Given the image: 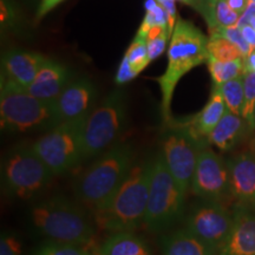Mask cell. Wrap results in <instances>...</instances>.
Segmentation results:
<instances>
[{"instance_id": "cell-1", "label": "cell", "mask_w": 255, "mask_h": 255, "mask_svg": "<svg viewBox=\"0 0 255 255\" xmlns=\"http://www.w3.org/2000/svg\"><path fill=\"white\" fill-rule=\"evenodd\" d=\"M152 159L135 164L123 183L103 206L96 220L108 232H131L144 222L150 189Z\"/></svg>"}, {"instance_id": "cell-2", "label": "cell", "mask_w": 255, "mask_h": 255, "mask_svg": "<svg viewBox=\"0 0 255 255\" xmlns=\"http://www.w3.org/2000/svg\"><path fill=\"white\" fill-rule=\"evenodd\" d=\"M32 226L47 240L83 246L95 235V227L87 213L72 200L55 195L40 200L30 209Z\"/></svg>"}, {"instance_id": "cell-3", "label": "cell", "mask_w": 255, "mask_h": 255, "mask_svg": "<svg viewBox=\"0 0 255 255\" xmlns=\"http://www.w3.org/2000/svg\"><path fill=\"white\" fill-rule=\"evenodd\" d=\"M208 38L190 21L178 19L168 47V66L156 78L162 94V116L165 123L171 121L170 105L180 79L200 64L208 60Z\"/></svg>"}, {"instance_id": "cell-4", "label": "cell", "mask_w": 255, "mask_h": 255, "mask_svg": "<svg viewBox=\"0 0 255 255\" xmlns=\"http://www.w3.org/2000/svg\"><path fill=\"white\" fill-rule=\"evenodd\" d=\"M0 123L8 133L49 131L62 123L57 103L34 97L11 79L1 77Z\"/></svg>"}, {"instance_id": "cell-5", "label": "cell", "mask_w": 255, "mask_h": 255, "mask_svg": "<svg viewBox=\"0 0 255 255\" xmlns=\"http://www.w3.org/2000/svg\"><path fill=\"white\" fill-rule=\"evenodd\" d=\"M132 167V148L126 143H117L77 178L76 195L85 205L100 208L119 189Z\"/></svg>"}, {"instance_id": "cell-6", "label": "cell", "mask_w": 255, "mask_h": 255, "mask_svg": "<svg viewBox=\"0 0 255 255\" xmlns=\"http://www.w3.org/2000/svg\"><path fill=\"white\" fill-rule=\"evenodd\" d=\"M186 194L165 164L162 154L152 158V171L144 223L152 233L175 225L184 213Z\"/></svg>"}, {"instance_id": "cell-7", "label": "cell", "mask_w": 255, "mask_h": 255, "mask_svg": "<svg viewBox=\"0 0 255 255\" xmlns=\"http://www.w3.org/2000/svg\"><path fill=\"white\" fill-rule=\"evenodd\" d=\"M128 120V100L124 90L109 94L88 117L84 129V159L95 158L117 144Z\"/></svg>"}, {"instance_id": "cell-8", "label": "cell", "mask_w": 255, "mask_h": 255, "mask_svg": "<svg viewBox=\"0 0 255 255\" xmlns=\"http://www.w3.org/2000/svg\"><path fill=\"white\" fill-rule=\"evenodd\" d=\"M56 175L33 149L20 145L5 156L1 164V187L6 195L26 200L36 196Z\"/></svg>"}, {"instance_id": "cell-9", "label": "cell", "mask_w": 255, "mask_h": 255, "mask_svg": "<svg viewBox=\"0 0 255 255\" xmlns=\"http://www.w3.org/2000/svg\"><path fill=\"white\" fill-rule=\"evenodd\" d=\"M87 120L63 122L39 137L32 145L51 171L63 175L84 161V129Z\"/></svg>"}, {"instance_id": "cell-10", "label": "cell", "mask_w": 255, "mask_h": 255, "mask_svg": "<svg viewBox=\"0 0 255 255\" xmlns=\"http://www.w3.org/2000/svg\"><path fill=\"white\" fill-rule=\"evenodd\" d=\"M203 148L202 139L186 127H173L162 137V156L184 193L191 187L197 159Z\"/></svg>"}, {"instance_id": "cell-11", "label": "cell", "mask_w": 255, "mask_h": 255, "mask_svg": "<svg viewBox=\"0 0 255 255\" xmlns=\"http://www.w3.org/2000/svg\"><path fill=\"white\" fill-rule=\"evenodd\" d=\"M232 226L233 214L221 202L202 200L188 214L186 228L220 253L229 237Z\"/></svg>"}, {"instance_id": "cell-12", "label": "cell", "mask_w": 255, "mask_h": 255, "mask_svg": "<svg viewBox=\"0 0 255 255\" xmlns=\"http://www.w3.org/2000/svg\"><path fill=\"white\" fill-rule=\"evenodd\" d=\"M190 188L201 200L221 202L231 194L227 163L216 152L202 149Z\"/></svg>"}, {"instance_id": "cell-13", "label": "cell", "mask_w": 255, "mask_h": 255, "mask_svg": "<svg viewBox=\"0 0 255 255\" xmlns=\"http://www.w3.org/2000/svg\"><path fill=\"white\" fill-rule=\"evenodd\" d=\"M96 97L97 90L90 79L84 76H72L57 100L62 123L88 120L94 110Z\"/></svg>"}, {"instance_id": "cell-14", "label": "cell", "mask_w": 255, "mask_h": 255, "mask_svg": "<svg viewBox=\"0 0 255 255\" xmlns=\"http://www.w3.org/2000/svg\"><path fill=\"white\" fill-rule=\"evenodd\" d=\"M231 194L238 205L255 210V154L247 151L227 161Z\"/></svg>"}, {"instance_id": "cell-15", "label": "cell", "mask_w": 255, "mask_h": 255, "mask_svg": "<svg viewBox=\"0 0 255 255\" xmlns=\"http://www.w3.org/2000/svg\"><path fill=\"white\" fill-rule=\"evenodd\" d=\"M219 255H255V210L235 206L231 233Z\"/></svg>"}, {"instance_id": "cell-16", "label": "cell", "mask_w": 255, "mask_h": 255, "mask_svg": "<svg viewBox=\"0 0 255 255\" xmlns=\"http://www.w3.org/2000/svg\"><path fill=\"white\" fill-rule=\"evenodd\" d=\"M46 59L47 57L40 53L11 49L1 57V77L11 79L21 88L27 89Z\"/></svg>"}, {"instance_id": "cell-17", "label": "cell", "mask_w": 255, "mask_h": 255, "mask_svg": "<svg viewBox=\"0 0 255 255\" xmlns=\"http://www.w3.org/2000/svg\"><path fill=\"white\" fill-rule=\"evenodd\" d=\"M72 76L65 65L47 58L38 71L33 83L27 88V91L41 101L57 103Z\"/></svg>"}, {"instance_id": "cell-18", "label": "cell", "mask_w": 255, "mask_h": 255, "mask_svg": "<svg viewBox=\"0 0 255 255\" xmlns=\"http://www.w3.org/2000/svg\"><path fill=\"white\" fill-rule=\"evenodd\" d=\"M251 130V126L244 117L227 110L207 138L210 144L215 145L220 150L229 151L234 149Z\"/></svg>"}, {"instance_id": "cell-19", "label": "cell", "mask_w": 255, "mask_h": 255, "mask_svg": "<svg viewBox=\"0 0 255 255\" xmlns=\"http://www.w3.org/2000/svg\"><path fill=\"white\" fill-rule=\"evenodd\" d=\"M162 255H219L188 229H177L161 238Z\"/></svg>"}, {"instance_id": "cell-20", "label": "cell", "mask_w": 255, "mask_h": 255, "mask_svg": "<svg viewBox=\"0 0 255 255\" xmlns=\"http://www.w3.org/2000/svg\"><path fill=\"white\" fill-rule=\"evenodd\" d=\"M205 18L210 34L219 28L237 26L240 14L233 11L225 0H193L191 5Z\"/></svg>"}, {"instance_id": "cell-21", "label": "cell", "mask_w": 255, "mask_h": 255, "mask_svg": "<svg viewBox=\"0 0 255 255\" xmlns=\"http://www.w3.org/2000/svg\"><path fill=\"white\" fill-rule=\"evenodd\" d=\"M226 113H227V107L222 95L220 94L218 88H214L205 108L194 117L191 122L187 124L191 131L200 138L208 137Z\"/></svg>"}, {"instance_id": "cell-22", "label": "cell", "mask_w": 255, "mask_h": 255, "mask_svg": "<svg viewBox=\"0 0 255 255\" xmlns=\"http://www.w3.org/2000/svg\"><path fill=\"white\" fill-rule=\"evenodd\" d=\"M98 251L102 255H150L145 242L131 232L114 233Z\"/></svg>"}, {"instance_id": "cell-23", "label": "cell", "mask_w": 255, "mask_h": 255, "mask_svg": "<svg viewBox=\"0 0 255 255\" xmlns=\"http://www.w3.org/2000/svg\"><path fill=\"white\" fill-rule=\"evenodd\" d=\"M207 64L214 83V88L221 87L225 83L245 75V58H239L231 62H220L213 57H208Z\"/></svg>"}, {"instance_id": "cell-24", "label": "cell", "mask_w": 255, "mask_h": 255, "mask_svg": "<svg viewBox=\"0 0 255 255\" xmlns=\"http://www.w3.org/2000/svg\"><path fill=\"white\" fill-rule=\"evenodd\" d=\"M220 94L222 95L227 110L241 116L242 108L245 103V83L244 76L234 78L221 87H218Z\"/></svg>"}, {"instance_id": "cell-25", "label": "cell", "mask_w": 255, "mask_h": 255, "mask_svg": "<svg viewBox=\"0 0 255 255\" xmlns=\"http://www.w3.org/2000/svg\"><path fill=\"white\" fill-rule=\"evenodd\" d=\"M145 17L139 27L137 34L146 38L151 28L154 27H168L169 28V17L165 9L158 4L156 0H148L145 2ZM170 31V30H169ZM171 33V32H170Z\"/></svg>"}, {"instance_id": "cell-26", "label": "cell", "mask_w": 255, "mask_h": 255, "mask_svg": "<svg viewBox=\"0 0 255 255\" xmlns=\"http://www.w3.org/2000/svg\"><path fill=\"white\" fill-rule=\"evenodd\" d=\"M207 49L209 57H213L220 62H231V60L245 58L241 51L234 44L219 34H210Z\"/></svg>"}, {"instance_id": "cell-27", "label": "cell", "mask_w": 255, "mask_h": 255, "mask_svg": "<svg viewBox=\"0 0 255 255\" xmlns=\"http://www.w3.org/2000/svg\"><path fill=\"white\" fill-rule=\"evenodd\" d=\"M124 57L128 59L130 66L137 76L144 70L150 63L148 57V47H146V38L136 34L135 39L128 47Z\"/></svg>"}, {"instance_id": "cell-28", "label": "cell", "mask_w": 255, "mask_h": 255, "mask_svg": "<svg viewBox=\"0 0 255 255\" xmlns=\"http://www.w3.org/2000/svg\"><path fill=\"white\" fill-rule=\"evenodd\" d=\"M171 38V33L168 27H154L146 37V47H148L149 59L158 58L167 47V41Z\"/></svg>"}, {"instance_id": "cell-29", "label": "cell", "mask_w": 255, "mask_h": 255, "mask_svg": "<svg viewBox=\"0 0 255 255\" xmlns=\"http://www.w3.org/2000/svg\"><path fill=\"white\" fill-rule=\"evenodd\" d=\"M33 255H91V253L83 246L47 240L34 252Z\"/></svg>"}, {"instance_id": "cell-30", "label": "cell", "mask_w": 255, "mask_h": 255, "mask_svg": "<svg viewBox=\"0 0 255 255\" xmlns=\"http://www.w3.org/2000/svg\"><path fill=\"white\" fill-rule=\"evenodd\" d=\"M245 83V103L242 108L241 116L247 121L252 130L253 128V116L255 109V73L247 72L244 75Z\"/></svg>"}, {"instance_id": "cell-31", "label": "cell", "mask_w": 255, "mask_h": 255, "mask_svg": "<svg viewBox=\"0 0 255 255\" xmlns=\"http://www.w3.org/2000/svg\"><path fill=\"white\" fill-rule=\"evenodd\" d=\"M212 34H219V36H221L223 38H226V39H228L229 41H231V43L234 44V45L241 51V53L244 55L245 58H246V57L252 52V51L254 50L253 47H252L250 44H248L247 41L245 40V38H244V36H242L241 31L235 26L234 27L219 28L218 31H215L214 33H212Z\"/></svg>"}, {"instance_id": "cell-32", "label": "cell", "mask_w": 255, "mask_h": 255, "mask_svg": "<svg viewBox=\"0 0 255 255\" xmlns=\"http://www.w3.org/2000/svg\"><path fill=\"white\" fill-rule=\"evenodd\" d=\"M23 245L17 234L4 232L0 238V255H21Z\"/></svg>"}, {"instance_id": "cell-33", "label": "cell", "mask_w": 255, "mask_h": 255, "mask_svg": "<svg viewBox=\"0 0 255 255\" xmlns=\"http://www.w3.org/2000/svg\"><path fill=\"white\" fill-rule=\"evenodd\" d=\"M0 23L2 28L13 27L18 21V11L13 0H0Z\"/></svg>"}, {"instance_id": "cell-34", "label": "cell", "mask_w": 255, "mask_h": 255, "mask_svg": "<svg viewBox=\"0 0 255 255\" xmlns=\"http://www.w3.org/2000/svg\"><path fill=\"white\" fill-rule=\"evenodd\" d=\"M135 77H137V75L133 72V70L131 69V66H130L128 59L126 58V57H123L122 62H121L120 69H119V71H117V75H116V84L123 85L128 82L132 81Z\"/></svg>"}, {"instance_id": "cell-35", "label": "cell", "mask_w": 255, "mask_h": 255, "mask_svg": "<svg viewBox=\"0 0 255 255\" xmlns=\"http://www.w3.org/2000/svg\"><path fill=\"white\" fill-rule=\"evenodd\" d=\"M64 0H41L40 5L38 6L37 11V18L41 19L49 13V12L52 11L53 8H56L60 2H63Z\"/></svg>"}, {"instance_id": "cell-36", "label": "cell", "mask_w": 255, "mask_h": 255, "mask_svg": "<svg viewBox=\"0 0 255 255\" xmlns=\"http://www.w3.org/2000/svg\"><path fill=\"white\" fill-rule=\"evenodd\" d=\"M254 15H255V2L250 1V4H248L246 11H245L244 13L240 15V19H239L237 26H235V27L241 28L242 26H245V25H248V24H250V20L254 17Z\"/></svg>"}, {"instance_id": "cell-37", "label": "cell", "mask_w": 255, "mask_h": 255, "mask_svg": "<svg viewBox=\"0 0 255 255\" xmlns=\"http://www.w3.org/2000/svg\"><path fill=\"white\" fill-rule=\"evenodd\" d=\"M225 1L227 2L233 11H235L240 15L246 11L248 4H250V0H225Z\"/></svg>"}, {"instance_id": "cell-38", "label": "cell", "mask_w": 255, "mask_h": 255, "mask_svg": "<svg viewBox=\"0 0 255 255\" xmlns=\"http://www.w3.org/2000/svg\"><path fill=\"white\" fill-rule=\"evenodd\" d=\"M239 30L241 31L245 40H246L247 43L250 44L252 47H253V49H255V30L254 28L252 27L251 25H245V26L239 28Z\"/></svg>"}, {"instance_id": "cell-39", "label": "cell", "mask_w": 255, "mask_h": 255, "mask_svg": "<svg viewBox=\"0 0 255 255\" xmlns=\"http://www.w3.org/2000/svg\"><path fill=\"white\" fill-rule=\"evenodd\" d=\"M247 72L255 73V50L245 58V73Z\"/></svg>"}, {"instance_id": "cell-40", "label": "cell", "mask_w": 255, "mask_h": 255, "mask_svg": "<svg viewBox=\"0 0 255 255\" xmlns=\"http://www.w3.org/2000/svg\"><path fill=\"white\" fill-rule=\"evenodd\" d=\"M26 1L30 2L31 5H36V4H38V2H39V5H40L41 0H26Z\"/></svg>"}, {"instance_id": "cell-41", "label": "cell", "mask_w": 255, "mask_h": 255, "mask_svg": "<svg viewBox=\"0 0 255 255\" xmlns=\"http://www.w3.org/2000/svg\"><path fill=\"white\" fill-rule=\"evenodd\" d=\"M248 25H251V26H252V27H253V28H254V30H255V15H254V17H253V18H252V19H251V20H250V24H248Z\"/></svg>"}, {"instance_id": "cell-42", "label": "cell", "mask_w": 255, "mask_h": 255, "mask_svg": "<svg viewBox=\"0 0 255 255\" xmlns=\"http://www.w3.org/2000/svg\"><path fill=\"white\" fill-rule=\"evenodd\" d=\"M90 253H91V255H102L98 250H92Z\"/></svg>"}, {"instance_id": "cell-43", "label": "cell", "mask_w": 255, "mask_h": 255, "mask_svg": "<svg viewBox=\"0 0 255 255\" xmlns=\"http://www.w3.org/2000/svg\"><path fill=\"white\" fill-rule=\"evenodd\" d=\"M251 145H252V148H253V150L255 151V137L253 139H252V143H251Z\"/></svg>"}, {"instance_id": "cell-44", "label": "cell", "mask_w": 255, "mask_h": 255, "mask_svg": "<svg viewBox=\"0 0 255 255\" xmlns=\"http://www.w3.org/2000/svg\"><path fill=\"white\" fill-rule=\"evenodd\" d=\"M253 128L255 129V109H254V116H253Z\"/></svg>"}, {"instance_id": "cell-45", "label": "cell", "mask_w": 255, "mask_h": 255, "mask_svg": "<svg viewBox=\"0 0 255 255\" xmlns=\"http://www.w3.org/2000/svg\"><path fill=\"white\" fill-rule=\"evenodd\" d=\"M250 1H253V2H255V0H250Z\"/></svg>"}]
</instances>
